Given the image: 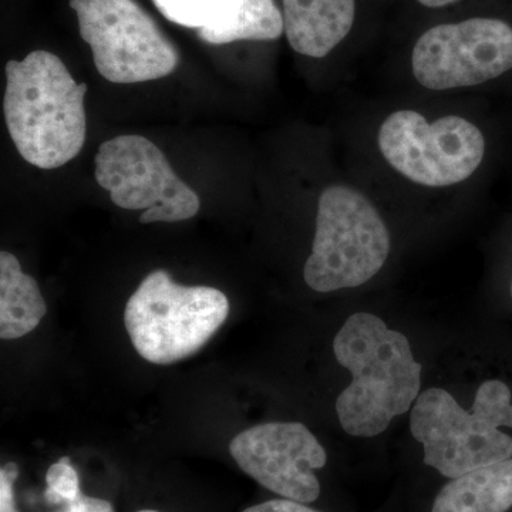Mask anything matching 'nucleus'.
Segmentation results:
<instances>
[{"label":"nucleus","mask_w":512,"mask_h":512,"mask_svg":"<svg viewBox=\"0 0 512 512\" xmlns=\"http://www.w3.org/2000/svg\"><path fill=\"white\" fill-rule=\"evenodd\" d=\"M333 353L353 377L336 400L340 426L349 436H379L420 396L421 365L409 339L379 316H349L333 340Z\"/></svg>","instance_id":"nucleus-1"},{"label":"nucleus","mask_w":512,"mask_h":512,"mask_svg":"<svg viewBox=\"0 0 512 512\" xmlns=\"http://www.w3.org/2000/svg\"><path fill=\"white\" fill-rule=\"evenodd\" d=\"M3 100L9 136L23 160L55 170L79 156L86 143V83H76L53 53L36 50L5 67Z\"/></svg>","instance_id":"nucleus-2"},{"label":"nucleus","mask_w":512,"mask_h":512,"mask_svg":"<svg viewBox=\"0 0 512 512\" xmlns=\"http://www.w3.org/2000/svg\"><path fill=\"white\" fill-rule=\"evenodd\" d=\"M511 390L501 380L478 387L471 412L453 394L431 387L417 397L410 414V431L423 444L424 463L441 476L457 478L512 458Z\"/></svg>","instance_id":"nucleus-3"},{"label":"nucleus","mask_w":512,"mask_h":512,"mask_svg":"<svg viewBox=\"0 0 512 512\" xmlns=\"http://www.w3.org/2000/svg\"><path fill=\"white\" fill-rule=\"evenodd\" d=\"M228 313L224 292L175 284L167 272L154 271L128 299L124 325L138 355L154 365H171L204 348Z\"/></svg>","instance_id":"nucleus-4"},{"label":"nucleus","mask_w":512,"mask_h":512,"mask_svg":"<svg viewBox=\"0 0 512 512\" xmlns=\"http://www.w3.org/2000/svg\"><path fill=\"white\" fill-rule=\"evenodd\" d=\"M389 252V229L365 195L345 185L320 194L312 254L303 268L309 288L328 293L366 284Z\"/></svg>","instance_id":"nucleus-5"},{"label":"nucleus","mask_w":512,"mask_h":512,"mask_svg":"<svg viewBox=\"0 0 512 512\" xmlns=\"http://www.w3.org/2000/svg\"><path fill=\"white\" fill-rule=\"evenodd\" d=\"M97 72L117 84L151 82L177 69V49L133 0H70Z\"/></svg>","instance_id":"nucleus-6"},{"label":"nucleus","mask_w":512,"mask_h":512,"mask_svg":"<svg viewBox=\"0 0 512 512\" xmlns=\"http://www.w3.org/2000/svg\"><path fill=\"white\" fill-rule=\"evenodd\" d=\"M379 147L387 163L413 183L448 187L476 173L485 140L480 128L463 117L429 123L416 111L402 110L383 121Z\"/></svg>","instance_id":"nucleus-7"},{"label":"nucleus","mask_w":512,"mask_h":512,"mask_svg":"<svg viewBox=\"0 0 512 512\" xmlns=\"http://www.w3.org/2000/svg\"><path fill=\"white\" fill-rule=\"evenodd\" d=\"M97 184L124 210H144L141 224L191 220L201 207L197 192L174 173L148 138L128 134L104 141L96 154Z\"/></svg>","instance_id":"nucleus-8"},{"label":"nucleus","mask_w":512,"mask_h":512,"mask_svg":"<svg viewBox=\"0 0 512 512\" xmlns=\"http://www.w3.org/2000/svg\"><path fill=\"white\" fill-rule=\"evenodd\" d=\"M414 77L430 90L477 86L512 69V28L474 18L434 26L414 45Z\"/></svg>","instance_id":"nucleus-9"},{"label":"nucleus","mask_w":512,"mask_h":512,"mask_svg":"<svg viewBox=\"0 0 512 512\" xmlns=\"http://www.w3.org/2000/svg\"><path fill=\"white\" fill-rule=\"evenodd\" d=\"M229 453L266 490L303 504L318 500L313 471L325 467L328 454L305 424L272 421L249 427L234 437Z\"/></svg>","instance_id":"nucleus-10"},{"label":"nucleus","mask_w":512,"mask_h":512,"mask_svg":"<svg viewBox=\"0 0 512 512\" xmlns=\"http://www.w3.org/2000/svg\"><path fill=\"white\" fill-rule=\"evenodd\" d=\"M285 35L295 52L325 57L349 35L355 0H282Z\"/></svg>","instance_id":"nucleus-11"},{"label":"nucleus","mask_w":512,"mask_h":512,"mask_svg":"<svg viewBox=\"0 0 512 512\" xmlns=\"http://www.w3.org/2000/svg\"><path fill=\"white\" fill-rule=\"evenodd\" d=\"M512 507V458L453 478L431 512H507Z\"/></svg>","instance_id":"nucleus-12"},{"label":"nucleus","mask_w":512,"mask_h":512,"mask_svg":"<svg viewBox=\"0 0 512 512\" xmlns=\"http://www.w3.org/2000/svg\"><path fill=\"white\" fill-rule=\"evenodd\" d=\"M47 306L39 285L22 271L15 255L0 252V338H22L45 318Z\"/></svg>","instance_id":"nucleus-13"},{"label":"nucleus","mask_w":512,"mask_h":512,"mask_svg":"<svg viewBox=\"0 0 512 512\" xmlns=\"http://www.w3.org/2000/svg\"><path fill=\"white\" fill-rule=\"evenodd\" d=\"M284 32V15L275 0H241L232 18L198 30V37L208 45H228L238 40H275Z\"/></svg>","instance_id":"nucleus-14"},{"label":"nucleus","mask_w":512,"mask_h":512,"mask_svg":"<svg viewBox=\"0 0 512 512\" xmlns=\"http://www.w3.org/2000/svg\"><path fill=\"white\" fill-rule=\"evenodd\" d=\"M161 15L184 28L221 25L237 12L241 0H153Z\"/></svg>","instance_id":"nucleus-15"},{"label":"nucleus","mask_w":512,"mask_h":512,"mask_svg":"<svg viewBox=\"0 0 512 512\" xmlns=\"http://www.w3.org/2000/svg\"><path fill=\"white\" fill-rule=\"evenodd\" d=\"M45 500L50 505H66L76 500L80 491L79 474L74 470L69 457L60 458L52 464L46 474Z\"/></svg>","instance_id":"nucleus-16"},{"label":"nucleus","mask_w":512,"mask_h":512,"mask_svg":"<svg viewBox=\"0 0 512 512\" xmlns=\"http://www.w3.org/2000/svg\"><path fill=\"white\" fill-rule=\"evenodd\" d=\"M18 476L19 467L16 463H8L0 470V512H18L13 491Z\"/></svg>","instance_id":"nucleus-17"},{"label":"nucleus","mask_w":512,"mask_h":512,"mask_svg":"<svg viewBox=\"0 0 512 512\" xmlns=\"http://www.w3.org/2000/svg\"><path fill=\"white\" fill-rule=\"evenodd\" d=\"M56 512H114V508L109 501L80 494L76 500L62 505V510Z\"/></svg>","instance_id":"nucleus-18"},{"label":"nucleus","mask_w":512,"mask_h":512,"mask_svg":"<svg viewBox=\"0 0 512 512\" xmlns=\"http://www.w3.org/2000/svg\"><path fill=\"white\" fill-rule=\"evenodd\" d=\"M242 512H319L306 507L299 501L288 500H271L266 503L256 504L254 507H249Z\"/></svg>","instance_id":"nucleus-19"},{"label":"nucleus","mask_w":512,"mask_h":512,"mask_svg":"<svg viewBox=\"0 0 512 512\" xmlns=\"http://www.w3.org/2000/svg\"><path fill=\"white\" fill-rule=\"evenodd\" d=\"M417 2L426 6V8L437 9L446 8V6L453 5V3L458 2V0H417Z\"/></svg>","instance_id":"nucleus-20"},{"label":"nucleus","mask_w":512,"mask_h":512,"mask_svg":"<svg viewBox=\"0 0 512 512\" xmlns=\"http://www.w3.org/2000/svg\"><path fill=\"white\" fill-rule=\"evenodd\" d=\"M137 512H160V511H154V510H141V511H137Z\"/></svg>","instance_id":"nucleus-21"},{"label":"nucleus","mask_w":512,"mask_h":512,"mask_svg":"<svg viewBox=\"0 0 512 512\" xmlns=\"http://www.w3.org/2000/svg\"><path fill=\"white\" fill-rule=\"evenodd\" d=\"M511 295H512V285H511Z\"/></svg>","instance_id":"nucleus-22"}]
</instances>
